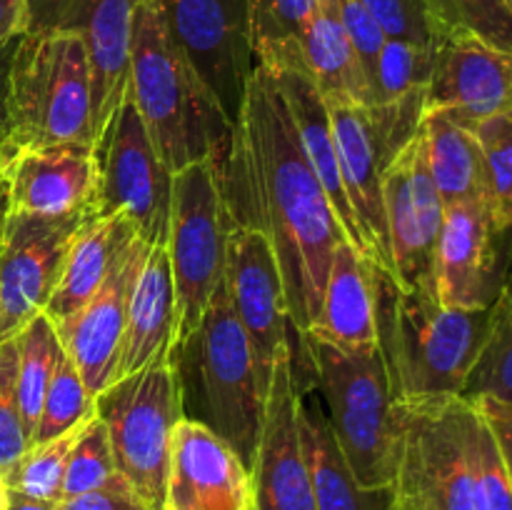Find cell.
<instances>
[{
	"label": "cell",
	"mask_w": 512,
	"mask_h": 510,
	"mask_svg": "<svg viewBox=\"0 0 512 510\" xmlns=\"http://www.w3.org/2000/svg\"><path fill=\"white\" fill-rule=\"evenodd\" d=\"M223 193L230 220L263 230L273 245L290 328L308 335L318 318L333 250L345 235L305 158L283 90L263 65L250 75L233 125Z\"/></svg>",
	"instance_id": "obj_1"
},
{
	"label": "cell",
	"mask_w": 512,
	"mask_h": 510,
	"mask_svg": "<svg viewBox=\"0 0 512 510\" xmlns=\"http://www.w3.org/2000/svg\"><path fill=\"white\" fill-rule=\"evenodd\" d=\"M128 95L173 173L208 158L225 165L233 128L175 45L160 0L135 5Z\"/></svg>",
	"instance_id": "obj_2"
},
{
	"label": "cell",
	"mask_w": 512,
	"mask_h": 510,
	"mask_svg": "<svg viewBox=\"0 0 512 510\" xmlns=\"http://www.w3.org/2000/svg\"><path fill=\"white\" fill-rule=\"evenodd\" d=\"M378 348L398 400L463 395L488 333V308H445L433 293L403 290L373 263Z\"/></svg>",
	"instance_id": "obj_3"
},
{
	"label": "cell",
	"mask_w": 512,
	"mask_h": 510,
	"mask_svg": "<svg viewBox=\"0 0 512 510\" xmlns=\"http://www.w3.org/2000/svg\"><path fill=\"white\" fill-rule=\"evenodd\" d=\"M295 358L305 360L325 400V420L350 473L365 493H390L400 435V400L390 385L380 348L348 353L318 338H298ZM293 345V343H290Z\"/></svg>",
	"instance_id": "obj_4"
},
{
	"label": "cell",
	"mask_w": 512,
	"mask_h": 510,
	"mask_svg": "<svg viewBox=\"0 0 512 510\" xmlns=\"http://www.w3.org/2000/svg\"><path fill=\"white\" fill-rule=\"evenodd\" d=\"M173 363L183 403L193 400L185 418L208 425L250 468L263 428L265 390L253 345L230 305L225 283L215 288L198 328L173 353Z\"/></svg>",
	"instance_id": "obj_5"
},
{
	"label": "cell",
	"mask_w": 512,
	"mask_h": 510,
	"mask_svg": "<svg viewBox=\"0 0 512 510\" xmlns=\"http://www.w3.org/2000/svg\"><path fill=\"white\" fill-rule=\"evenodd\" d=\"M93 145V75L83 40L63 30H28L10 63L5 148Z\"/></svg>",
	"instance_id": "obj_6"
},
{
	"label": "cell",
	"mask_w": 512,
	"mask_h": 510,
	"mask_svg": "<svg viewBox=\"0 0 512 510\" xmlns=\"http://www.w3.org/2000/svg\"><path fill=\"white\" fill-rule=\"evenodd\" d=\"M478 428V405L463 395L400 400L390 495L410 510H478Z\"/></svg>",
	"instance_id": "obj_7"
},
{
	"label": "cell",
	"mask_w": 512,
	"mask_h": 510,
	"mask_svg": "<svg viewBox=\"0 0 512 510\" xmlns=\"http://www.w3.org/2000/svg\"><path fill=\"white\" fill-rule=\"evenodd\" d=\"M95 413L113 445L115 468L150 510L165 508L170 448L183 413V388L170 358L110 383L95 398Z\"/></svg>",
	"instance_id": "obj_8"
},
{
	"label": "cell",
	"mask_w": 512,
	"mask_h": 510,
	"mask_svg": "<svg viewBox=\"0 0 512 510\" xmlns=\"http://www.w3.org/2000/svg\"><path fill=\"white\" fill-rule=\"evenodd\" d=\"M228 225L220 160H200L173 173L168 235L163 243L173 273L178 313L173 353L193 335L215 288L223 283Z\"/></svg>",
	"instance_id": "obj_9"
},
{
	"label": "cell",
	"mask_w": 512,
	"mask_h": 510,
	"mask_svg": "<svg viewBox=\"0 0 512 510\" xmlns=\"http://www.w3.org/2000/svg\"><path fill=\"white\" fill-rule=\"evenodd\" d=\"M170 35L230 128L258 68L248 0H160Z\"/></svg>",
	"instance_id": "obj_10"
},
{
	"label": "cell",
	"mask_w": 512,
	"mask_h": 510,
	"mask_svg": "<svg viewBox=\"0 0 512 510\" xmlns=\"http://www.w3.org/2000/svg\"><path fill=\"white\" fill-rule=\"evenodd\" d=\"M95 150L100 158L95 215L123 213L145 243L163 245L173 198V170L155 150L128 90Z\"/></svg>",
	"instance_id": "obj_11"
},
{
	"label": "cell",
	"mask_w": 512,
	"mask_h": 510,
	"mask_svg": "<svg viewBox=\"0 0 512 510\" xmlns=\"http://www.w3.org/2000/svg\"><path fill=\"white\" fill-rule=\"evenodd\" d=\"M140 0H28V30H63L83 40L93 75V138L103 140L128 90L133 15Z\"/></svg>",
	"instance_id": "obj_12"
},
{
	"label": "cell",
	"mask_w": 512,
	"mask_h": 510,
	"mask_svg": "<svg viewBox=\"0 0 512 510\" xmlns=\"http://www.w3.org/2000/svg\"><path fill=\"white\" fill-rule=\"evenodd\" d=\"M88 218H40L8 210L0 240V343L45 313L70 240Z\"/></svg>",
	"instance_id": "obj_13"
},
{
	"label": "cell",
	"mask_w": 512,
	"mask_h": 510,
	"mask_svg": "<svg viewBox=\"0 0 512 510\" xmlns=\"http://www.w3.org/2000/svg\"><path fill=\"white\" fill-rule=\"evenodd\" d=\"M383 203L395 283L435 295L433 265L445 205L430 178L420 135L383 170Z\"/></svg>",
	"instance_id": "obj_14"
},
{
	"label": "cell",
	"mask_w": 512,
	"mask_h": 510,
	"mask_svg": "<svg viewBox=\"0 0 512 510\" xmlns=\"http://www.w3.org/2000/svg\"><path fill=\"white\" fill-rule=\"evenodd\" d=\"M223 283L253 345L260 385L268 393L275 353L290 340V318L283 273L263 230L230 220Z\"/></svg>",
	"instance_id": "obj_15"
},
{
	"label": "cell",
	"mask_w": 512,
	"mask_h": 510,
	"mask_svg": "<svg viewBox=\"0 0 512 510\" xmlns=\"http://www.w3.org/2000/svg\"><path fill=\"white\" fill-rule=\"evenodd\" d=\"M300 388L293 375V345L275 353L273 378L263 405V428L255 448L253 510H315L313 483L298 425Z\"/></svg>",
	"instance_id": "obj_16"
},
{
	"label": "cell",
	"mask_w": 512,
	"mask_h": 510,
	"mask_svg": "<svg viewBox=\"0 0 512 510\" xmlns=\"http://www.w3.org/2000/svg\"><path fill=\"white\" fill-rule=\"evenodd\" d=\"M0 180L10 213L40 218H88L98 210L100 158L93 145H3Z\"/></svg>",
	"instance_id": "obj_17"
},
{
	"label": "cell",
	"mask_w": 512,
	"mask_h": 510,
	"mask_svg": "<svg viewBox=\"0 0 512 510\" xmlns=\"http://www.w3.org/2000/svg\"><path fill=\"white\" fill-rule=\"evenodd\" d=\"M512 108V53L473 33H448L435 48L425 113H443L473 130Z\"/></svg>",
	"instance_id": "obj_18"
},
{
	"label": "cell",
	"mask_w": 512,
	"mask_h": 510,
	"mask_svg": "<svg viewBox=\"0 0 512 510\" xmlns=\"http://www.w3.org/2000/svg\"><path fill=\"white\" fill-rule=\"evenodd\" d=\"M148 248L150 243L138 235L123 250L98 293L68 320L55 323L63 353L80 370L85 388L93 398L113 383L128 318V300Z\"/></svg>",
	"instance_id": "obj_19"
},
{
	"label": "cell",
	"mask_w": 512,
	"mask_h": 510,
	"mask_svg": "<svg viewBox=\"0 0 512 510\" xmlns=\"http://www.w3.org/2000/svg\"><path fill=\"white\" fill-rule=\"evenodd\" d=\"M165 508L253 510L250 468L218 433L193 418L175 425Z\"/></svg>",
	"instance_id": "obj_20"
},
{
	"label": "cell",
	"mask_w": 512,
	"mask_h": 510,
	"mask_svg": "<svg viewBox=\"0 0 512 510\" xmlns=\"http://www.w3.org/2000/svg\"><path fill=\"white\" fill-rule=\"evenodd\" d=\"M498 238L488 203L445 208L433 265V288L440 305L463 310L490 308L503 268Z\"/></svg>",
	"instance_id": "obj_21"
},
{
	"label": "cell",
	"mask_w": 512,
	"mask_h": 510,
	"mask_svg": "<svg viewBox=\"0 0 512 510\" xmlns=\"http://www.w3.org/2000/svg\"><path fill=\"white\" fill-rule=\"evenodd\" d=\"M325 103H328L335 148H338L340 175L358 218L365 248L378 268L393 275L388 228H385L383 165L375 153L368 108L345 98H325Z\"/></svg>",
	"instance_id": "obj_22"
},
{
	"label": "cell",
	"mask_w": 512,
	"mask_h": 510,
	"mask_svg": "<svg viewBox=\"0 0 512 510\" xmlns=\"http://www.w3.org/2000/svg\"><path fill=\"white\" fill-rule=\"evenodd\" d=\"M308 335L348 353H368L378 348L373 260L360 253L350 240L343 238L335 245L318 318Z\"/></svg>",
	"instance_id": "obj_23"
},
{
	"label": "cell",
	"mask_w": 512,
	"mask_h": 510,
	"mask_svg": "<svg viewBox=\"0 0 512 510\" xmlns=\"http://www.w3.org/2000/svg\"><path fill=\"white\" fill-rule=\"evenodd\" d=\"M270 73L275 75L280 90H283V98L285 103H288L290 115H293L295 128H298L300 143H303L305 158H308L315 178L320 180L325 195H328L330 208H333L335 218H338L340 230H343L345 238H348L360 253L368 255L358 218H355V210L353 205H350L348 193H345L343 175H340L338 163V148H335L333 125H330L328 103H325L323 93L315 88V83L310 80V75L300 68V63L283 65V68H275L270 70Z\"/></svg>",
	"instance_id": "obj_24"
},
{
	"label": "cell",
	"mask_w": 512,
	"mask_h": 510,
	"mask_svg": "<svg viewBox=\"0 0 512 510\" xmlns=\"http://www.w3.org/2000/svg\"><path fill=\"white\" fill-rule=\"evenodd\" d=\"M175 315V285L168 253L165 245H150L128 300V318L113 383L173 355Z\"/></svg>",
	"instance_id": "obj_25"
},
{
	"label": "cell",
	"mask_w": 512,
	"mask_h": 510,
	"mask_svg": "<svg viewBox=\"0 0 512 510\" xmlns=\"http://www.w3.org/2000/svg\"><path fill=\"white\" fill-rule=\"evenodd\" d=\"M135 238L138 230L123 213L90 215L80 225L65 253L58 285L45 305V315L53 325L78 313L98 293L123 250Z\"/></svg>",
	"instance_id": "obj_26"
},
{
	"label": "cell",
	"mask_w": 512,
	"mask_h": 510,
	"mask_svg": "<svg viewBox=\"0 0 512 510\" xmlns=\"http://www.w3.org/2000/svg\"><path fill=\"white\" fill-rule=\"evenodd\" d=\"M420 138L430 178L445 208L460 203H488L483 150L473 130L443 113H425Z\"/></svg>",
	"instance_id": "obj_27"
},
{
	"label": "cell",
	"mask_w": 512,
	"mask_h": 510,
	"mask_svg": "<svg viewBox=\"0 0 512 510\" xmlns=\"http://www.w3.org/2000/svg\"><path fill=\"white\" fill-rule=\"evenodd\" d=\"M300 68L310 75L323 98H345L370 105V88L350 45L335 0H320L300 38Z\"/></svg>",
	"instance_id": "obj_28"
},
{
	"label": "cell",
	"mask_w": 512,
	"mask_h": 510,
	"mask_svg": "<svg viewBox=\"0 0 512 510\" xmlns=\"http://www.w3.org/2000/svg\"><path fill=\"white\" fill-rule=\"evenodd\" d=\"M298 425L310 483H313L315 510H375L365 503L373 493H365L353 478L323 410L305 403L303 390H300Z\"/></svg>",
	"instance_id": "obj_29"
},
{
	"label": "cell",
	"mask_w": 512,
	"mask_h": 510,
	"mask_svg": "<svg viewBox=\"0 0 512 510\" xmlns=\"http://www.w3.org/2000/svg\"><path fill=\"white\" fill-rule=\"evenodd\" d=\"M463 398L512 403V253L500 268L498 293L488 308V333Z\"/></svg>",
	"instance_id": "obj_30"
},
{
	"label": "cell",
	"mask_w": 512,
	"mask_h": 510,
	"mask_svg": "<svg viewBox=\"0 0 512 510\" xmlns=\"http://www.w3.org/2000/svg\"><path fill=\"white\" fill-rule=\"evenodd\" d=\"M18 403L20 415H23V428L33 445L35 428H38L40 408H43L45 390H48L50 378L55 373L63 345H60L58 330L53 320L45 313L35 315L18 335Z\"/></svg>",
	"instance_id": "obj_31"
},
{
	"label": "cell",
	"mask_w": 512,
	"mask_h": 510,
	"mask_svg": "<svg viewBox=\"0 0 512 510\" xmlns=\"http://www.w3.org/2000/svg\"><path fill=\"white\" fill-rule=\"evenodd\" d=\"M255 60L263 68L300 63V38L320 0H248Z\"/></svg>",
	"instance_id": "obj_32"
},
{
	"label": "cell",
	"mask_w": 512,
	"mask_h": 510,
	"mask_svg": "<svg viewBox=\"0 0 512 510\" xmlns=\"http://www.w3.org/2000/svg\"><path fill=\"white\" fill-rule=\"evenodd\" d=\"M473 133L483 150L490 218L505 235L512 228V108L478 123Z\"/></svg>",
	"instance_id": "obj_33"
},
{
	"label": "cell",
	"mask_w": 512,
	"mask_h": 510,
	"mask_svg": "<svg viewBox=\"0 0 512 510\" xmlns=\"http://www.w3.org/2000/svg\"><path fill=\"white\" fill-rule=\"evenodd\" d=\"M65 430L63 435L45 443H35L25 450L20 463L15 465L13 473L5 478L8 490L25 495L33 500H45V503H60L63 498V478L68 468V455L73 450V443L78 440L80 428Z\"/></svg>",
	"instance_id": "obj_34"
},
{
	"label": "cell",
	"mask_w": 512,
	"mask_h": 510,
	"mask_svg": "<svg viewBox=\"0 0 512 510\" xmlns=\"http://www.w3.org/2000/svg\"><path fill=\"white\" fill-rule=\"evenodd\" d=\"M95 413V398L88 393L83 383V375L75 368L68 355H60L55 373L45 390L43 408H40L38 428H35L33 445L53 440L63 435L65 430L85 423Z\"/></svg>",
	"instance_id": "obj_35"
},
{
	"label": "cell",
	"mask_w": 512,
	"mask_h": 510,
	"mask_svg": "<svg viewBox=\"0 0 512 510\" xmlns=\"http://www.w3.org/2000/svg\"><path fill=\"white\" fill-rule=\"evenodd\" d=\"M433 63L435 48L388 38L380 50L378 68H375L370 105L388 103L400 95L413 93V90H425L430 73H433Z\"/></svg>",
	"instance_id": "obj_36"
},
{
	"label": "cell",
	"mask_w": 512,
	"mask_h": 510,
	"mask_svg": "<svg viewBox=\"0 0 512 510\" xmlns=\"http://www.w3.org/2000/svg\"><path fill=\"white\" fill-rule=\"evenodd\" d=\"M430 5L443 38L463 30L512 53V8L508 0H430Z\"/></svg>",
	"instance_id": "obj_37"
},
{
	"label": "cell",
	"mask_w": 512,
	"mask_h": 510,
	"mask_svg": "<svg viewBox=\"0 0 512 510\" xmlns=\"http://www.w3.org/2000/svg\"><path fill=\"white\" fill-rule=\"evenodd\" d=\"M118 473L115 468L113 445L105 423L98 413L90 415L85 425L80 428L78 440L73 443V450L68 455V468L63 478V498H75L80 493L100 488Z\"/></svg>",
	"instance_id": "obj_38"
},
{
	"label": "cell",
	"mask_w": 512,
	"mask_h": 510,
	"mask_svg": "<svg viewBox=\"0 0 512 510\" xmlns=\"http://www.w3.org/2000/svg\"><path fill=\"white\" fill-rule=\"evenodd\" d=\"M425 90H413L388 103L368 105L370 133L383 170L420 135L425 118Z\"/></svg>",
	"instance_id": "obj_39"
},
{
	"label": "cell",
	"mask_w": 512,
	"mask_h": 510,
	"mask_svg": "<svg viewBox=\"0 0 512 510\" xmlns=\"http://www.w3.org/2000/svg\"><path fill=\"white\" fill-rule=\"evenodd\" d=\"M30 448L18 403V345L0 343V475L8 478Z\"/></svg>",
	"instance_id": "obj_40"
},
{
	"label": "cell",
	"mask_w": 512,
	"mask_h": 510,
	"mask_svg": "<svg viewBox=\"0 0 512 510\" xmlns=\"http://www.w3.org/2000/svg\"><path fill=\"white\" fill-rule=\"evenodd\" d=\"M363 5L378 20L388 38L408 40L428 48H438L443 40V30L430 0H363Z\"/></svg>",
	"instance_id": "obj_41"
},
{
	"label": "cell",
	"mask_w": 512,
	"mask_h": 510,
	"mask_svg": "<svg viewBox=\"0 0 512 510\" xmlns=\"http://www.w3.org/2000/svg\"><path fill=\"white\" fill-rule=\"evenodd\" d=\"M475 485H478V510H512L508 468L483 413H480L478 443H475Z\"/></svg>",
	"instance_id": "obj_42"
},
{
	"label": "cell",
	"mask_w": 512,
	"mask_h": 510,
	"mask_svg": "<svg viewBox=\"0 0 512 510\" xmlns=\"http://www.w3.org/2000/svg\"><path fill=\"white\" fill-rule=\"evenodd\" d=\"M335 5H338L340 20H343V28L348 33L350 45H353L355 55H358L360 68H363L365 80H368L370 100H373L375 68H378L380 50H383L388 35L383 33L378 20L365 8L363 0H335Z\"/></svg>",
	"instance_id": "obj_43"
},
{
	"label": "cell",
	"mask_w": 512,
	"mask_h": 510,
	"mask_svg": "<svg viewBox=\"0 0 512 510\" xmlns=\"http://www.w3.org/2000/svg\"><path fill=\"white\" fill-rule=\"evenodd\" d=\"M58 510H150L143 503L138 493H135L133 485L123 478L120 473H115L108 483H103L100 488L88 490V493H80L75 498H65L58 503Z\"/></svg>",
	"instance_id": "obj_44"
},
{
	"label": "cell",
	"mask_w": 512,
	"mask_h": 510,
	"mask_svg": "<svg viewBox=\"0 0 512 510\" xmlns=\"http://www.w3.org/2000/svg\"><path fill=\"white\" fill-rule=\"evenodd\" d=\"M475 405L480 408L483 418L488 420L490 430H493L498 448L503 453L505 468H508L510 483H512V403H500L493 398H475Z\"/></svg>",
	"instance_id": "obj_45"
},
{
	"label": "cell",
	"mask_w": 512,
	"mask_h": 510,
	"mask_svg": "<svg viewBox=\"0 0 512 510\" xmlns=\"http://www.w3.org/2000/svg\"><path fill=\"white\" fill-rule=\"evenodd\" d=\"M30 28L28 0H0V45L20 38Z\"/></svg>",
	"instance_id": "obj_46"
},
{
	"label": "cell",
	"mask_w": 512,
	"mask_h": 510,
	"mask_svg": "<svg viewBox=\"0 0 512 510\" xmlns=\"http://www.w3.org/2000/svg\"><path fill=\"white\" fill-rule=\"evenodd\" d=\"M18 38L0 45V143L8 138V93H10V63H13Z\"/></svg>",
	"instance_id": "obj_47"
},
{
	"label": "cell",
	"mask_w": 512,
	"mask_h": 510,
	"mask_svg": "<svg viewBox=\"0 0 512 510\" xmlns=\"http://www.w3.org/2000/svg\"><path fill=\"white\" fill-rule=\"evenodd\" d=\"M5 510H58V503H45V500H33L25 498V495L8 493V508Z\"/></svg>",
	"instance_id": "obj_48"
},
{
	"label": "cell",
	"mask_w": 512,
	"mask_h": 510,
	"mask_svg": "<svg viewBox=\"0 0 512 510\" xmlns=\"http://www.w3.org/2000/svg\"><path fill=\"white\" fill-rule=\"evenodd\" d=\"M5 218H8V198H5V188H3V180H0V240H3V228H5Z\"/></svg>",
	"instance_id": "obj_49"
},
{
	"label": "cell",
	"mask_w": 512,
	"mask_h": 510,
	"mask_svg": "<svg viewBox=\"0 0 512 510\" xmlns=\"http://www.w3.org/2000/svg\"><path fill=\"white\" fill-rule=\"evenodd\" d=\"M375 510H410V508L408 505L400 503V500H395L393 495H388V498H385V505H380V508H375Z\"/></svg>",
	"instance_id": "obj_50"
},
{
	"label": "cell",
	"mask_w": 512,
	"mask_h": 510,
	"mask_svg": "<svg viewBox=\"0 0 512 510\" xmlns=\"http://www.w3.org/2000/svg\"><path fill=\"white\" fill-rule=\"evenodd\" d=\"M8 483H5V478L3 475H0V510H5L8 508Z\"/></svg>",
	"instance_id": "obj_51"
},
{
	"label": "cell",
	"mask_w": 512,
	"mask_h": 510,
	"mask_svg": "<svg viewBox=\"0 0 512 510\" xmlns=\"http://www.w3.org/2000/svg\"><path fill=\"white\" fill-rule=\"evenodd\" d=\"M0 168H3V143H0Z\"/></svg>",
	"instance_id": "obj_52"
},
{
	"label": "cell",
	"mask_w": 512,
	"mask_h": 510,
	"mask_svg": "<svg viewBox=\"0 0 512 510\" xmlns=\"http://www.w3.org/2000/svg\"><path fill=\"white\" fill-rule=\"evenodd\" d=\"M508 5H510V8H512V0H508Z\"/></svg>",
	"instance_id": "obj_53"
},
{
	"label": "cell",
	"mask_w": 512,
	"mask_h": 510,
	"mask_svg": "<svg viewBox=\"0 0 512 510\" xmlns=\"http://www.w3.org/2000/svg\"><path fill=\"white\" fill-rule=\"evenodd\" d=\"M163 510H175V508H163Z\"/></svg>",
	"instance_id": "obj_54"
}]
</instances>
